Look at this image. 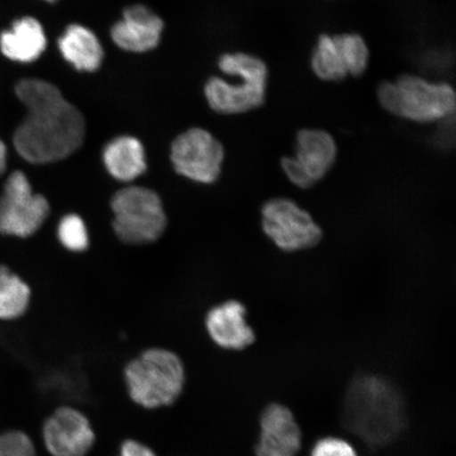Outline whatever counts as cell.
<instances>
[{"label": "cell", "mask_w": 456, "mask_h": 456, "mask_svg": "<svg viewBox=\"0 0 456 456\" xmlns=\"http://www.w3.org/2000/svg\"><path fill=\"white\" fill-rule=\"evenodd\" d=\"M15 93L28 110L13 139L22 159L37 165L54 163L82 146L86 133L83 114L56 86L43 79L25 78L16 84Z\"/></svg>", "instance_id": "1"}, {"label": "cell", "mask_w": 456, "mask_h": 456, "mask_svg": "<svg viewBox=\"0 0 456 456\" xmlns=\"http://www.w3.org/2000/svg\"><path fill=\"white\" fill-rule=\"evenodd\" d=\"M219 69L239 82L216 77L209 79L205 85V96L214 111L233 116L265 104L270 71L264 60L244 53H226L220 57Z\"/></svg>", "instance_id": "2"}, {"label": "cell", "mask_w": 456, "mask_h": 456, "mask_svg": "<svg viewBox=\"0 0 456 456\" xmlns=\"http://www.w3.org/2000/svg\"><path fill=\"white\" fill-rule=\"evenodd\" d=\"M128 395L139 406L155 410L171 406L184 390V364L174 352L150 349L131 361L124 370Z\"/></svg>", "instance_id": "3"}, {"label": "cell", "mask_w": 456, "mask_h": 456, "mask_svg": "<svg viewBox=\"0 0 456 456\" xmlns=\"http://www.w3.org/2000/svg\"><path fill=\"white\" fill-rule=\"evenodd\" d=\"M401 404L395 387L375 375L356 379L346 395L347 413L355 414L356 429L370 442L385 441L395 432Z\"/></svg>", "instance_id": "4"}, {"label": "cell", "mask_w": 456, "mask_h": 456, "mask_svg": "<svg viewBox=\"0 0 456 456\" xmlns=\"http://www.w3.org/2000/svg\"><path fill=\"white\" fill-rule=\"evenodd\" d=\"M112 227L117 237L129 245L156 242L167 227L163 202L151 188L131 185L111 200Z\"/></svg>", "instance_id": "5"}, {"label": "cell", "mask_w": 456, "mask_h": 456, "mask_svg": "<svg viewBox=\"0 0 456 456\" xmlns=\"http://www.w3.org/2000/svg\"><path fill=\"white\" fill-rule=\"evenodd\" d=\"M392 116L419 124L440 123L454 117L455 90L447 82L404 73L395 81Z\"/></svg>", "instance_id": "6"}, {"label": "cell", "mask_w": 456, "mask_h": 456, "mask_svg": "<svg viewBox=\"0 0 456 456\" xmlns=\"http://www.w3.org/2000/svg\"><path fill=\"white\" fill-rule=\"evenodd\" d=\"M261 226L265 236L287 253L312 248L322 239V227L305 209L289 198H273L264 204Z\"/></svg>", "instance_id": "7"}, {"label": "cell", "mask_w": 456, "mask_h": 456, "mask_svg": "<svg viewBox=\"0 0 456 456\" xmlns=\"http://www.w3.org/2000/svg\"><path fill=\"white\" fill-rule=\"evenodd\" d=\"M50 215V204L34 192L21 171L9 175L0 195V235L28 238L41 230Z\"/></svg>", "instance_id": "8"}, {"label": "cell", "mask_w": 456, "mask_h": 456, "mask_svg": "<svg viewBox=\"0 0 456 456\" xmlns=\"http://www.w3.org/2000/svg\"><path fill=\"white\" fill-rule=\"evenodd\" d=\"M224 161V148L208 131L187 130L171 146V162L181 175L201 184H213L219 179Z\"/></svg>", "instance_id": "9"}, {"label": "cell", "mask_w": 456, "mask_h": 456, "mask_svg": "<svg viewBox=\"0 0 456 456\" xmlns=\"http://www.w3.org/2000/svg\"><path fill=\"white\" fill-rule=\"evenodd\" d=\"M43 438L53 456H86L95 443V433L87 416L72 407L56 409L45 421Z\"/></svg>", "instance_id": "10"}, {"label": "cell", "mask_w": 456, "mask_h": 456, "mask_svg": "<svg viewBox=\"0 0 456 456\" xmlns=\"http://www.w3.org/2000/svg\"><path fill=\"white\" fill-rule=\"evenodd\" d=\"M338 157V142L328 131L305 128L296 134L292 158L310 188L330 173Z\"/></svg>", "instance_id": "11"}, {"label": "cell", "mask_w": 456, "mask_h": 456, "mask_svg": "<svg viewBox=\"0 0 456 456\" xmlns=\"http://www.w3.org/2000/svg\"><path fill=\"white\" fill-rule=\"evenodd\" d=\"M301 442L299 425L288 407L272 403L265 409L256 456H297Z\"/></svg>", "instance_id": "12"}, {"label": "cell", "mask_w": 456, "mask_h": 456, "mask_svg": "<svg viewBox=\"0 0 456 456\" xmlns=\"http://www.w3.org/2000/svg\"><path fill=\"white\" fill-rule=\"evenodd\" d=\"M247 315V309L237 300L225 301L214 306L205 319L209 338L216 346L227 351L247 349L256 339Z\"/></svg>", "instance_id": "13"}, {"label": "cell", "mask_w": 456, "mask_h": 456, "mask_svg": "<svg viewBox=\"0 0 456 456\" xmlns=\"http://www.w3.org/2000/svg\"><path fill=\"white\" fill-rule=\"evenodd\" d=\"M163 28V20L151 9L134 4L125 9L123 20L111 28V37L118 47L142 53L157 47Z\"/></svg>", "instance_id": "14"}, {"label": "cell", "mask_w": 456, "mask_h": 456, "mask_svg": "<svg viewBox=\"0 0 456 456\" xmlns=\"http://www.w3.org/2000/svg\"><path fill=\"white\" fill-rule=\"evenodd\" d=\"M47 47L41 22L33 17L16 20L10 30L0 36V50L11 61L28 64L37 61Z\"/></svg>", "instance_id": "15"}, {"label": "cell", "mask_w": 456, "mask_h": 456, "mask_svg": "<svg viewBox=\"0 0 456 456\" xmlns=\"http://www.w3.org/2000/svg\"><path fill=\"white\" fill-rule=\"evenodd\" d=\"M102 161L112 178L128 183L139 178L147 168L144 147L133 136H119L108 142Z\"/></svg>", "instance_id": "16"}, {"label": "cell", "mask_w": 456, "mask_h": 456, "mask_svg": "<svg viewBox=\"0 0 456 456\" xmlns=\"http://www.w3.org/2000/svg\"><path fill=\"white\" fill-rule=\"evenodd\" d=\"M59 48L64 59L83 72L98 70L104 57L99 38L81 25H71L66 28L59 39Z\"/></svg>", "instance_id": "17"}, {"label": "cell", "mask_w": 456, "mask_h": 456, "mask_svg": "<svg viewBox=\"0 0 456 456\" xmlns=\"http://www.w3.org/2000/svg\"><path fill=\"white\" fill-rule=\"evenodd\" d=\"M310 61L313 73L323 82L338 83L349 77L334 34L318 37Z\"/></svg>", "instance_id": "18"}, {"label": "cell", "mask_w": 456, "mask_h": 456, "mask_svg": "<svg viewBox=\"0 0 456 456\" xmlns=\"http://www.w3.org/2000/svg\"><path fill=\"white\" fill-rule=\"evenodd\" d=\"M30 300V287L9 267L0 265V319L14 321L21 317Z\"/></svg>", "instance_id": "19"}, {"label": "cell", "mask_w": 456, "mask_h": 456, "mask_svg": "<svg viewBox=\"0 0 456 456\" xmlns=\"http://www.w3.org/2000/svg\"><path fill=\"white\" fill-rule=\"evenodd\" d=\"M344 60L347 76L359 77L367 71L370 64L369 45L361 34L346 32L334 34Z\"/></svg>", "instance_id": "20"}, {"label": "cell", "mask_w": 456, "mask_h": 456, "mask_svg": "<svg viewBox=\"0 0 456 456\" xmlns=\"http://www.w3.org/2000/svg\"><path fill=\"white\" fill-rule=\"evenodd\" d=\"M57 238L62 247L71 253H84L90 245L87 225L77 214L62 216L57 225Z\"/></svg>", "instance_id": "21"}, {"label": "cell", "mask_w": 456, "mask_h": 456, "mask_svg": "<svg viewBox=\"0 0 456 456\" xmlns=\"http://www.w3.org/2000/svg\"><path fill=\"white\" fill-rule=\"evenodd\" d=\"M0 456H37L36 447L26 433L8 431L0 435Z\"/></svg>", "instance_id": "22"}, {"label": "cell", "mask_w": 456, "mask_h": 456, "mask_svg": "<svg viewBox=\"0 0 456 456\" xmlns=\"http://www.w3.org/2000/svg\"><path fill=\"white\" fill-rule=\"evenodd\" d=\"M311 456H358V454L353 444L344 438L328 436L314 444Z\"/></svg>", "instance_id": "23"}, {"label": "cell", "mask_w": 456, "mask_h": 456, "mask_svg": "<svg viewBox=\"0 0 456 456\" xmlns=\"http://www.w3.org/2000/svg\"><path fill=\"white\" fill-rule=\"evenodd\" d=\"M438 124H440V126L433 135V144L440 150L447 151L454 145V117L444 119Z\"/></svg>", "instance_id": "24"}, {"label": "cell", "mask_w": 456, "mask_h": 456, "mask_svg": "<svg viewBox=\"0 0 456 456\" xmlns=\"http://www.w3.org/2000/svg\"><path fill=\"white\" fill-rule=\"evenodd\" d=\"M118 456H157V454L141 442L126 440L121 444Z\"/></svg>", "instance_id": "25"}, {"label": "cell", "mask_w": 456, "mask_h": 456, "mask_svg": "<svg viewBox=\"0 0 456 456\" xmlns=\"http://www.w3.org/2000/svg\"><path fill=\"white\" fill-rule=\"evenodd\" d=\"M7 147H5L4 142L0 140V176H2L4 174L5 169H7Z\"/></svg>", "instance_id": "26"}, {"label": "cell", "mask_w": 456, "mask_h": 456, "mask_svg": "<svg viewBox=\"0 0 456 456\" xmlns=\"http://www.w3.org/2000/svg\"><path fill=\"white\" fill-rule=\"evenodd\" d=\"M45 2H47V3H50V4H54L57 2V0H45Z\"/></svg>", "instance_id": "27"}]
</instances>
